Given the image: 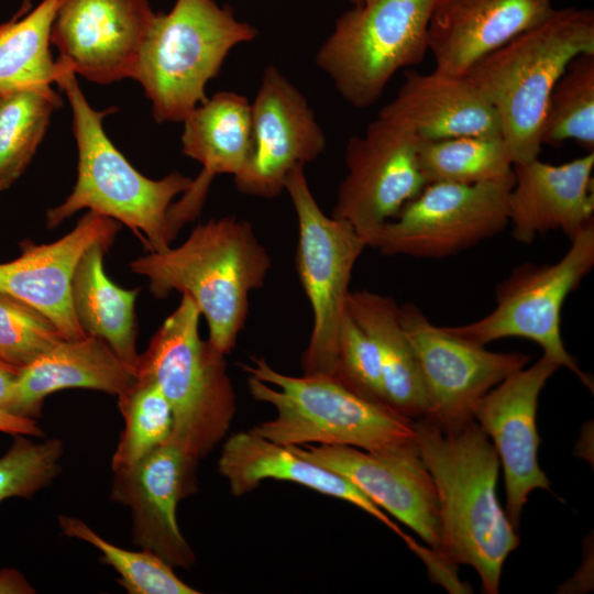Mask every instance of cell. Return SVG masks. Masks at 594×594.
Here are the masks:
<instances>
[{
    "label": "cell",
    "instance_id": "obj_1",
    "mask_svg": "<svg viewBox=\"0 0 594 594\" xmlns=\"http://www.w3.org/2000/svg\"><path fill=\"white\" fill-rule=\"evenodd\" d=\"M414 429L437 491V552L454 565L472 566L482 590L496 594L504 562L520 541L497 499V452L475 420L446 431L421 418L414 420Z\"/></svg>",
    "mask_w": 594,
    "mask_h": 594
},
{
    "label": "cell",
    "instance_id": "obj_2",
    "mask_svg": "<svg viewBox=\"0 0 594 594\" xmlns=\"http://www.w3.org/2000/svg\"><path fill=\"white\" fill-rule=\"evenodd\" d=\"M129 266L148 279L156 298L174 290L188 295L207 321L208 340L227 355L245 326L249 295L263 287L272 260L250 222L221 217L195 227L180 245L148 252Z\"/></svg>",
    "mask_w": 594,
    "mask_h": 594
},
{
    "label": "cell",
    "instance_id": "obj_3",
    "mask_svg": "<svg viewBox=\"0 0 594 594\" xmlns=\"http://www.w3.org/2000/svg\"><path fill=\"white\" fill-rule=\"evenodd\" d=\"M56 80L73 114L78 150L77 179L72 193L46 213L47 228H55L81 209H89L129 227L148 252H164L173 238L168 211L193 178L172 172L151 179L136 170L105 132L102 121L116 111L94 109L82 94L76 74L58 61Z\"/></svg>",
    "mask_w": 594,
    "mask_h": 594
},
{
    "label": "cell",
    "instance_id": "obj_4",
    "mask_svg": "<svg viewBox=\"0 0 594 594\" xmlns=\"http://www.w3.org/2000/svg\"><path fill=\"white\" fill-rule=\"evenodd\" d=\"M242 370L251 396L275 408L271 420L251 430L283 446H345L382 451L416 441L414 420L388 405L366 398L324 374L287 375L263 356Z\"/></svg>",
    "mask_w": 594,
    "mask_h": 594
},
{
    "label": "cell",
    "instance_id": "obj_5",
    "mask_svg": "<svg viewBox=\"0 0 594 594\" xmlns=\"http://www.w3.org/2000/svg\"><path fill=\"white\" fill-rule=\"evenodd\" d=\"M594 53V12L563 8L466 73L494 107L513 163L537 158L550 94L578 55Z\"/></svg>",
    "mask_w": 594,
    "mask_h": 594
},
{
    "label": "cell",
    "instance_id": "obj_6",
    "mask_svg": "<svg viewBox=\"0 0 594 594\" xmlns=\"http://www.w3.org/2000/svg\"><path fill=\"white\" fill-rule=\"evenodd\" d=\"M200 311L182 294L139 355L135 377L158 385L173 413L170 440L198 462L224 439L237 411L226 354L199 334Z\"/></svg>",
    "mask_w": 594,
    "mask_h": 594
},
{
    "label": "cell",
    "instance_id": "obj_7",
    "mask_svg": "<svg viewBox=\"0 0 594 594\" xmlns=\"http://www.w3.org/2000/svg\"><path fill=\"white\" fill-rule=\"evenodd\" d=\"M257 35L254 25L216 0H176L169 12L155 13L133 76L155 121L183 122L208 98L206 86L229 53Z\"/></svg>",
    "mask_w": 594,
    "mask_h": 594
},
{
    "label": "cell",
    "instance_id": "obj_8",
    "mask_svg": "<svg viewBox=\"0 0 594 594\" xmlns=\"http://www.w3.org/2000/svg\"><path fill=\"white\" fill-rule=\"evenodd\" d=\"M436 1L362 0L337 19L317 67L350 106H373L398 70L425 59Z\"/></svg>",
    "mask_w": 594,
    "mask_h": 594
},
{
    "label": "cell",
    "instance_id": "obj_9",
    "mask_svg": "<svg viewBox=\"0 0 594 594\" xmlns=\"http://www.w3.org/2000/svg\"><path fill=\"white\" fill-rule=\"evenodd\" d=\"M285 191L298 221L296 271L314 318L301 358L302 372L336 377L338 336L351 276L367 244L350 222L323 213L309 187L305 166L288 173Z\"/></svg>",
    "mask_w": 594,
    "mask_h": 594
},
{
    "label": "cell",
    "instance_id": "obj_10",
    "mask_svg": "<svg viewBox=\"0 0 594 594\" xmlns=\"http://www.w3.org/2000/svg\"><path fill=\"white\" fill-rule=\"evenodd\" d=\"M570 241L559 261L542 265L526 263L515 268L497 286L495 308L486 316L446 329L481 345L512 337L531 340L541 346L543 354L593 389L590 376L565 349L560 326L566 297L594 266V221Z\"/></svg>",
    "mask_w": 594,
    "mask_h": 594
},
{
    "label": "cell",
    "instance_id": "obj_11",
    "mask_svg": "<svg viewBox=\"0 0 594 594\" xmlns=\"http://www.w3.org/2000/svg\"><path fill=\"white\" fill-rule=\"evenodd\" d=\"M514 173L472 185L430 183L376 228L367 246L384 255L441 258L499 233L508 224Z\"/></svg>",
    "mask_w": 594,
    "mask_h": 594
},
{
    "label": "cell",
    "instance_id": "obj_12",
    "mask_svg": "<svg viewBox=\"0 0 594 594\" xmlns=\"http://www.w3.org/2000/svg\"><path fill=\"white\" fill-rule=\"evenodd\" d=\"M419 142L404 124L380 111L362 135L346 143V173L331 216L350 222L366 242L427 185L419 166Z\"/></svg>",
    "mask_w": 594,
    "mask_h": 594
},
{
    "label": "cell",
    "instance_id": "obj_13",
    "mask_svg": "<svg viewBox=\"0 0 594 594\" xmlns=\"http://www.w3.org/2000/svg\"><path fill=\"white\" fill-rule=\"evenodd\" d=\"M428 399L426 419L446 431L474 420L479 400L509 374L526 366L519 352H493L433 324L415 304L400 306Z\"/></svg>",
    "mask_w": 594,
    "mask_h": 594
},
{
    "label": "cell",
    "instance_id": "obj_14",
    "mask_svg": "<svg viewBox=\"0 0 594 594\" xmlns=\"http://www.w3.org/2000/svg\"><path fill=\"white\" fill-rule=\"evenodd\" d=\"M252 150L233 177L238 190L275 198L288 173L317 160L327 138L306 96L275 65L267 66L251 103Z\"/></svg>",
    "mask_w": 594,
    "mask_h": 594
},
{
    "label": "cell",
    "instance_id": "obj_15",
    "mask_svg": "<svg viewBox=\"0 0 594 594\" xmlns=\"http://www.w3.org/2000/svg\"><path fill=\"white\" fill-rule=\"evenodd\" d=\"M289 448L348 479L377 507L413 529L432 550H438L437 491L421 459L417 438L415 442L382 451L326 444Z\"/></svg>",
    "mask_w": 594,
    "mask_h": 594
},
{
    "label": "cell",
    "instance_id": "obj_16",
    "mask_svg": "<svg viewBox=\"0 0 594 594\" xmlns=\"http://www.w3.org/2000/svg\"><path fill=\"white\" fill-rule=\"evenodd\" d=\"M560 365L546 354L529 367L509 374L487 392L474 408V420L492 441L503 468L506 515L518 530L522 508L535 490L550 482L538 461L539 395Z\"/></svg>",
    "mask_w": 594,
    "mask_h": 594
},
{
    "label": "cell",
    "instance_id": "obj_17",
    "mask_svg": "<svg viewBox=\"0 0 594 594\" xmlns=\"http://www.w3.org/2000/svg\"><path fill=\"white\" fill-rule=\"evenodd\" d=\"M154 16L147 0H59L51 43L75 74L112 84L133 78Z\"/></svg>",
    "mask_w": 594,
    "mask_h": 594
},
{
    "label": "cell",
    "instance_id": "obj_18",
    "mask_svg": "<svg viewBox=\"0 0 594 594\" xmlns=\"http://www.w3.org/2000/svg\"><path fill=\"white\" fill-rule=\"evenodd\" d=\"M196 464L169 439L135 464L113 471L111 488L112 499L131 509L134 543L184 569L195 564L196 556L176 510L193 492Z\"/></svg>",
    "mask_w": 594,
    "mask_h": 594
},
{
    "label": "cell",
    "instance_id": "obj_19",
    "mask_svg": "<svg viewBox=\"0 0 594 594\" xmlns=\"http://www.w3.org/2000/svg\"><path fill=\"white\" fill-rule=\"evenodd\" d=\"M120 229L117 220L88 210L72 231L54 242L21 243L16 258L0 263V292L43 312L65 340L85 337L73 308V276L86 250L95 243L111 246Z\"/></svg>",
    "mask_w": 594,
    "mask_h": 594
},
{
    "label": "cell",
    "instance_id": "obj_20",
    "mask_svg": "<svg viewBox=\"0 0 594 594\" xmlns=\"http://www.w3.org/2000/svg\"><path fill=\"white\" fill-rule=\"evenodd\" d=\"M553 11L552 0H437L428 26L435 70L466 75L484 56Z\"/></svg>",
    "mask_w": 594,
    "mask_h": 594
},
{
    "label": "cell",
    "instance_id": "obj_21",
    "mask_svg": "<svg viewBox=\"0 0 594 594\" xmlns=\"http://www.w3.org/2000/svg\"><path fill=\"white\" fill-rule=\"evenodd\" d=\"M594 152L562 164L538 157L513 165L508 223L517 242L561 231L570 240L594 221Z\"/></svg>",
    "mask_w": 594,
    "mask_h": 594
},
{
    "label": "cell",
    "instance_id": "obj_22",
    "mask_svg": "<svg viewBox=\"0 0 594 594\" xmlns=\"http://www.w3.org/2000/svg\"><path fill=\"white\" fill-rule=\"evenodd\" d=\"M182 152L199 162L200 174L168 211L173 240L195 220L217 175L237 176L252 150L251 103L235 91H219L198 105L184 120Z\"/></svg>",
    "mask_w": 594,
    "mask_h": 594
},
{
    "label": "cell",
    "instance_id": "obj_23",
    "mask_svg": "<svg viewBox=\"0 0 594 594\" xmlns=\"http://www.w3.org/2000/svg\"><path fill=\"white\" fill-rule=\"evenodd\" d=\"M381 111L420 140L502 136L496 110L466 75L409 69L396 96Z\"/></svg>",
    "mask_w": 594,
    "mask_h": 594
},
{
    "label": "cell",
    "instance_id": "obj_24",
    "mask_svg": "<svg viewBox=\"0 0 594 594\" xmlns=\"http://www.w3.org/2000/svg\"><path fill=\"white\" fill-rule=\"evenodd\" d=\"M218 471L234 496L248 494L268 479L293 482L361 508L397 534L410 549L417 544L348 479L252 430L233 433L226 440Z\"/></svg>",
    "mask_w": 594,
    "mask_h": 594
},
{
    "label": "cell",
    "instance_id": "obj_25",
    "mask_svg": "<svg viewBox=\"0 0 594 594\" xmlns=\"http://www.w3.org/2000/svg\"><path fill=\"white\" fill-rule=\"evenodd\" d=\"M135 374L102 339L86 334L63 340L22 369L13 389L12 414L33 418L46 396L67 388H87L119 396Z\"/></svg>",
    "mask_w": 594,
    "mask_h": 594
},
{
    "label": "cell",
    "instance_id": "obj_26",
    "mask_svg": "<svg viewBox=\"0 0 594 594\" xmlns=\"http://www.w3.org/2000/svg\"><path fill=\"white\" fill-rule=\"evenodd\" d=\"M346 311L377 348L386 404L411 420L426 418L427 394L415 350L402 323L400 306L391 296L350 290Z\"/></svg>",
    "mask_w": 594,
    "mask_h": 594
},
{
    "label": "cell",
    "instance_id": "obj_27",
    "mask_svg": "<svg viewBox=\"0 0 594 594\" xmlns=\"http://www.w3.org/2000/svg\"><path fill=\"white\" fill-rule=\"evenodd\" d=\"M109 249L95 243L80 257L72 282L73 308L86 334L106 341L135 374L140 355L135 301L140 288H122L107 276L103 256Z\"/></svg>",
    "mask_w": 594,
    "mask_h": 594
},
{
    "label": "cell",
    "instance_id": "obj_28",
    "mask_svg": "<svg viewBox=\"0 0 594 594\" xmlns=\"http://www.w3.org/2000/svg\"><path fill=\"white\" fill-rule=\"evenodd\" d=\"M58 4L42 0L23 18L0 23V96L56 82L59 64L50 44Z\"/></svg>",
    "mask_w": 594,
    "mask_h": 594
},
{
    "label": "cell",
    "instance_id": "obj_29",
    "mask_svg": "<svg viewBox=\"0 0 594 594\" xmlns=\"http://www.w3.org/2000/svg\"><path fill=\"white\" fill-rule=\"evenodd\" d=\"M62 98L50 86L0 96V191L24 173Z\"/></svg>",
    "mask_w": 594,
    "mask_h": 594
},
{
    "label": "cell",
    "instance_id": "obj_30",
    "mask_svg": "<svg viewBox=\"0 0 594 594\" xmlns=\"http://www.w3.org/2000/svg\"><path fill=\"white\" fill-rule=\"evenodd\" d=\"M418 160L427 184L496 180L510 175L514 165L501 135L420 140Z\"/></svg>",
    "mask_w": 594,
    "mask_h": 594
},
{
    "label": "cell",
    "instance_id": "obj_31",
    "mask_svg": "<svg viewBox=\"0 0 594 594\" xmlns=\"http://www.w3.org/2000/svg\"><path fill=\"white\" fill-rule=\"evenodd\" d=\"M571 140L594 152V53L580 54L568 64L546 108L541 145Z\"/></svg>",
    "mask_w": 594,
    "mask_h": 594
},
{
    "label": "cell",
    "instance_id": "obj_32",
    "mask_svg": "<svg viewBox=\"0 0 594 594\" xmlns=\"http://www.w3.org/2000/svg\"><path fill=\"white\" fill-rule=\"evenodd\" d=\"M124 428L112 455V471L131 466L166 443L173 433L172 408L156 383L135 377L118 396Z\"/></svg>",
    "mask_w": 594,
    "mask_h": 594
},
{
    "label": "cell",
    "instance_id": "obj_33",
    "mask_svg": "<svg viewBox=\"0 0 594 594\" xmlns=\"http://www.w3.org/2000/svg\"><path fill=\"white\" fill-rule=\"evenodd\" d=\"M58 524L67 537L82 540L101 553L103 563L119 574V583L130 594H198L199 591L183 582L173 566L155 553L122 549L99 536L76 517L58 516Z\"/></svg>",
    "mask_w": 594,
    "mask_h": 594
},
{
    "label": "cell",
    "instance_id": "obj_34",
    "mask_svg": "<svg viewBox=\"0 0 594 594\" xmlns=\"http://www.w3.org/2000/svg\"><path fill=\"white\" fill-rule=\"evenodd\" d=\"M63 340L47 316L0 292V358L3 361L22 370Z\"/></svg>",
    "mask_w": 594,
    "mask_h": 594
},
{
    "label": "cell",
    "instance_id": "obj_35",
    "mask_svg": "<svg viewBox=\"0 0 594 594\" xmlns=\"http://www.w3.org/2000/svg\"><path fill=\"white\" fill-rule=\"evenodd\" d=\"M28 437L16 435L11 448L0 458V503L9 497H31L61 472L63 442L59 439L34 442Z\"/></svg>",
    "mask_w": 594,
    "mask_h": 594
},
{
    "label": "cell",
    "instance_id": "obj_36",
    "mask_svg": "<svg viewBox=\"0 0 594 594\" xmlns=\"http://www.w3.org/2000/svg\"><path fill=\"white\" fill-rule=\"evenodd\" d=\"M336 377L358 394L386 404L377 348L348 311L343 316L338 336Z\"/></svg>",
    "mask_w": 594,
    "mask_h": 594
},
{
    "label": "cell",
    "instance_id": "obj_37",
    "mask_svg": "<svg viewBox=\"0 0 594 594\" xmlns=\"http://www.w3.org/2000/svg\"><path fill=\"white\" fill-rule=\"evenodd\" d=\"M0 431L15 436H43V431L35 419L21 417L2 410H0Z\"/></svg>",
    "mask_w": 594,
    "mask_h": 594
},
{
    "label": "cell",
    "instance_id": "obj_38",
    "mask_svg": "<svg viewBox=\"0 0 594 594\" xmlns=\"http://www.w3.org/2000/svg\"><path fill=\"white\" fill-rule=\"evenodd\" d=\"M21 370L0 358V410L12 414L14 384Z\"/></svg>",
    "mask_w": 594,
    "mask_h": 594
},
{
    "label": "cell",
    "instance_id": "obj_39",
    "mask_svg": "<svg viewBox=\"0 0 594 594\" xmlns=\"http://www.w3.org/2000/svg\"><path fill=\"white\" fill-rule=\"evenodd\" d=\"M30 593H35V591L22 573L13 569L0 571V594Z\"/></svg>",
    "mask_w": 594,
    "mask_h": 594
},
{
    "label": "cell",
    "instance_id": "obj_40",
    "mask_svg": "<svg viewBox=\"0 0 594 594\" xmlns=\"http://www.w3.org/2000/svg\"><path fill=\"white\" fill-rule=\"evenodd\" d=\"M353 6L360 3L362 0H349Z\"/></svg>",
    "mask_w": 594,
    "mask_h": 594
}]
</instances>
